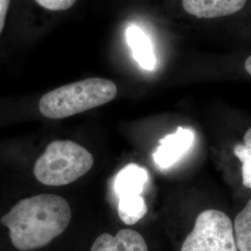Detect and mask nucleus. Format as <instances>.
<instances>
[{
    "label": "nucleus",
    "mask_w": 251,
    "mask_h": 251,
    "mask_svg": "<svg viewBox=\"0 0 251 251\" xmlns=\"http://www.w3.org/2000/svg\"><path fill=\"white\" fill-rule=\"evenodd\" d=\"M194 141L193 130L179 126L176 132L160 140L159 146L153 152V160L162 170L169 169L188 152Z\"/></svg>",
    "instance_id": "nucleus-5"
},
{
    "label": "nucleus",
    "mask_w": 251,
    "mask_h": 251,
    "mask_svg": "<svg viewBox=\"0 0 251 251\" xmlns=\"http://www.w3.org/2000/svg\"><path fill=\"white\" fill-rule=\"evenodd\" d=\"M180 251H238L231 219L217 209L201 212Z\"/></svg>",
    "instance_id": "nucleus-4"
},
{
    "label": "nucleus",
    "mask_w": 251,
    "mask_h": 251,
    "mask_svg": "<svg viewBox=\"0 0 251 251\" xmlns=\"http://www.w3.org/2000/svg\"><path fill=\"white\" fill-rule=\"evenodd\" d=\"M189 14L198 18H217L231 15L246 5L247 0H181Z\"/></svg>",
    "instance_id": "nucleus-7"
},
{
    "label": "nucleus",
    "mask_w": 251,
    "mask_h": 251,
    "mask_svg": "<svg viewBox=\"0 0 251 251\" xmlns=\"http://www.w3.org/2000/svg\"><path fill=\"white\" fill-rule=\"evenodd\" d=\"M10 0H0V34L4 29Z\"/></svg>",
    "instance_id": "nucleus-14"
},
{
    "label": "nucleus",
    "mask_w": 251,
    "mask_h": 251,
    "mask_svg": "<svg viewBox=\"0 0 251 251\" xmlns=\"http://www.w3.org/2000/svg\"><path fill=\"white\" fill-rule=\"evenodd\" d=\"M117 94L113 81L88 78L46 93L39 101V111L48 118L62 119L103 105L115 99Z\"/></svg>",
    "instance_id": "nucleus-2"
},
{
    "label": "nucleus",
    "mask_w": 251,
    "mask_h": 251,
    "mask_svg": "<svg viewBox=\"0 0 251 251\" xmlns=\"http://www.w3.org/2000/svg\"><path fill=\"white\" fill-rule=\"evenodd\" d=\"M126 41L140 66L147 71L154 70L155 56L151 40L144 30L137 25H130L126 29Z\"/></svg>",
    "instance_id": "nucleus-9"
},
{
    "label": "nucleus",
    "mask_w": 251,
    "mask_h": 251,
    "mask_svg": "<svg viewBox=\"0 0 251 251\" xmlns=\"http://www.w3.org/2000/svg\"><path fill=\"white\" fill-rule=\"evenodd\" d=\"M148 180L146 170L136 164H128L118 172L114 188L118 198L141 196Z\"/></svg>",
    "instance_id": "nucleus-8"
},
{
    "label": "nucleus",
    "mask_w": 251,
    "mask_h": 251,
    "mask_svg": "<svg viewBox=\"0 0 251 251\" xmlns=\"http://www.w3.org/2000/svg\"><path fill=\"white\" fill-rule=\"evenodd\" d=\"M233 232L238 251H251V199L236 216Z\"/></svg>",
    "instance_id": "nucleus-11"
},
{
    "label": "nucleus",
    "mask_w": 251,
    "mask_h": 251,
    "mask_svg": "<svg viewBox=\"0 0 251 251\" xmlns=\"http://www.w3.org/2000/svg\"><path fill=\"white\" fill-rule=\"evenodd\" d=\"M93 163V155L79 144L71 141H54L37 159L34 174L45 185L63 186L89 172Z\"/></svg>",
    "instance_id": "nucleus-3"
},
{
    "label": "nucleus",
    "mask_w": 251,
    "mask_h": 251,
    "mask_svg": "<svg viewBox=\"0 0 251 251\" xmlns=\"http://www.w3.org/2000/svg\"><path fill=\"white\" fill-rule=\"evenodd\" d=\"M90 251H149L143 235L131 229H123L113 236L101 233L94 241Z\"/></svg>",
    "instance_id": "nucleus-6"
},
{
    "label": "nucleus",
    "mask_w": 251,
    "mask_h": 251,
    "mask_svg": "<svg viewBox=\"0 0 251 251\" xmlns=\"http://www.w3.org/2000/svg\"><path fill=\"white\" fill-rule=\"evenodd\" d=\"M42 8L49 10H66L70 9L76 0H35Z\"/></svg>",
    "instance_id": "nucleus-13"
},
{
    "label": "nucleus",
    "mask_w": 251,
    "mask_h": 251,
    "mask_svg": "<svg viewBox=\"0 0 251 251\" xmlns=\"http://www.w3.org/2000/svg\"><path fill=\"white\" fill-rule=\"evenodd\" d=\"M71 217V207L64 198L43 194L19 201L0 222L9 228L10 241L16 250L32 251L61 235Z\"/></svg>",
    "instance_id": "nucleus-1"
},
{
    "label": "nucleus",
    "mask_w": 251,
    "mask_h": 251,
    "mask_svg": "<svg viewBox=\"0 0 251 251\" xmlns=\"http://www.w3.org/2000/svg\"><path fill=\"white\" fill-rule=\"evenodd\" d=\"M233 152L242 163L243 185L251 189V148L246 144H236Z\"/></svg>",
    "instance_id": "nucleus-12"
},
{
    "label": "nucleus",
    "mask_w": 251,
    "mask_h": 251,
    "mask_svg": "<svg viewBox=\"0 0 251 251\" xmlns=\"http://www.w3.org/2000/svg\"><path fill=\"white\" fill-rule=\"evenodd\" d=\"M245 68H246L247 72L249 73L251 75V55L247 59V61L245 63Z\"/></svg>",
    "instance_id": "nucleus-16"
},
{
    "label": "nucleus",
    "mask_w": 251,
    "mask_h": 251,
    "mask_svg": "<svg viewBox=\"0 0 251 251\" xmlns=\"http://www.w3.org/2000/svg\"><path fill=\"white\" fill-rule=\"evenodd\" d=\"M244 143L247 146L251 148V127L247 130L246 134L244 136Z\"/></svg>",
    "instance_id": "nucleus-15"
},
{
    "label": "nucleus",
    "mask_w": 251,
    "mask_h": 251,
    "mask_svg": "<svg viewBox=\"0 0 251 251\" xmlns=\"http://www.w3.org/2000/svg\"><path fill=\"white\" fill-rule=\"evenodd\" d=\"M118 216L126 225L137 224L147 213V206L142 196H130L119 198Z\"/></svg>",
    "instance_id": "nucleus-10"
}]
</instances>
